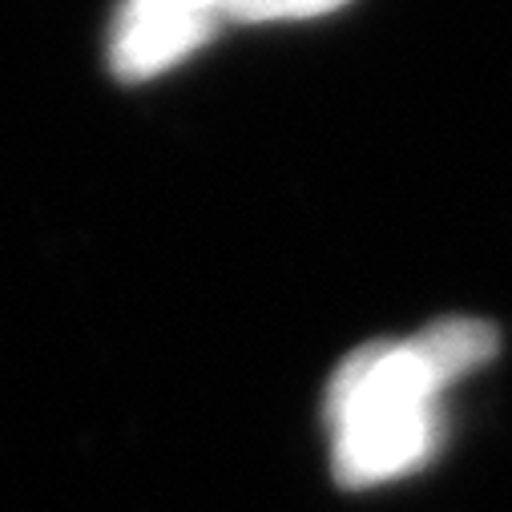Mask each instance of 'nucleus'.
<instances>
[{"instance_id": "20e7f679", "label": "nucleus", "mask_w": 512, "mask_h": 512, "mask_svg": "<svg viewBox=\"0 0 512 512\" xmlns=\"http://www.w3.org/2000/svg\"><path fill=\"white\" fill-rule=\"evenodd\" d=\"M194 5H202V9H206V13H218V9H222V5H226V0H194Z\"/></svg>"}, {"instance_id": "f257e3e1", "label": "nucleus", "mask_w": 512, "mask_h": 512, "mask_svg": "<svg viewBox=\"0 0 512 512\" xmlns=\"http://www.w3.org/2000/svg\"><path fill=\"white\" fill-rule=\"evenodd\" d=\"M496 347L488 323L448 319L404 343L355 351L327 388L331 464L339 484L371 488L416 472L444 440L440 396Z\"/></svg>"}, {"instance_id": "7ed1b4c3", "label": "nucleus", "mask_w": 512, "mask_h": 512, "mask_svg": "<svg viewBox=\"0 0 512 512\" xmlns=\"http://www.w3.org/2000/svg\"><path fill=\"white\" fill-rule=\"evenodd\" d=\"M343 5V0H226V13L238 21H279V17H315Z\"/></svg>"}, {"instance_id": "f03ea898", "label": "nucleus", "mask_w": 512, "mask_h": 512, "mask_svg": "<svg viewBox=\"0 0 512 512\" xmlns=\"http://www.w3.org/2000/svg\"><path fill=\"white\" fill-rule=\"evenodd\" d=\"M214 13L194 0H125L113 29V69L125 81L154 77L198 41H206Z\"/></svg>"}]
</instances>
